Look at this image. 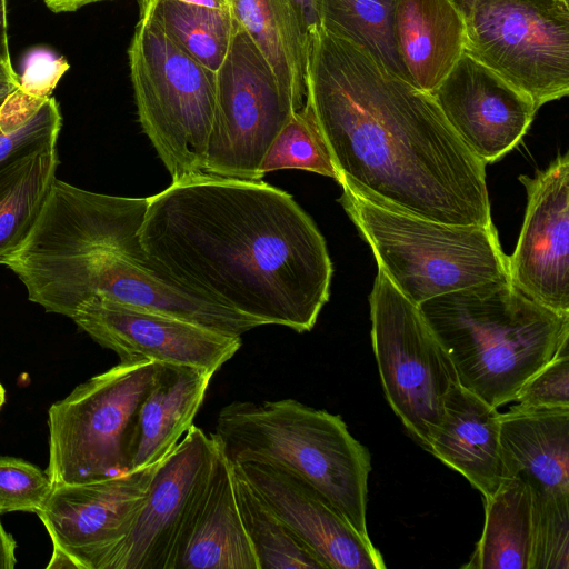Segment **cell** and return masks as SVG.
Returning a JSON list of instances; mask_svg holds the SVG:
<instances>
[{"mask_svg":"<svg viewBox=\"0 0 569 569\" xmlns=\"http://www.w3.org/2000/svg\"><path fill=\"white\" fill-rule=\"evenodd\" d=\"M46 99L16 89L0 102V129L16 131L34 116Z\"/></svg>","mask_w":569,"mask_h":569,"instance_id":"cell-35","label":"cell"},{"mask_svg":"<svg viewBox=\"0 0 569 569\" xmlns=\"http://www.w3.org/2000/svg\"><path fill=\"white\" fill-rule=\"evenodd\" d=\"M216 109L204 172L262 180L260 167L264 156L298 108L239 24L216 71Z\"/></svg>","mask_w":569,"mask_h":569,"instance_id":"cell-10","label":"cell"},{"mask_svg":"<svg viewBox=\"0 0 569 569\" xmlns=\"http://www.w3.org/2000/svg\"><path fill=\"white\" fill-rule=\"evenodd\" d=\"M369 302L372 349L387 401L415 441L429 451L445 400L459 385L455 366L418 306L381 270Z\"/></svg>","mask_w":569,"mask_h":569,"instance_id":"cell-8","label":"cell"},{"mask_svg":"<svg viewBox=\"0 0 569 569\" xmlns=\"http://www.w3.org/2000/svg\"><path fill=\"white\" fill-rule=\"evenodd\" d=\"M431 96L485 164L501 159L521 141L538 110L530 97L466 52Z\"/></svg>","mask_w":569,"mask_h":569,"instance_id":"cell-16","label":"cell"},{"mask_svg":"<svg viewBox=\"0 0 569 569\" xmlns=\"http://www.w3.org/2000/svg\"><path fill=\"white\" fill-rule=\"evenodd\" d=\"M300 22L301 29L310 39L321 29L320 0H289Z\"/></svg>","mask_w":569,"mask_h":569,"instance_id":"cell-36","label":"cell"},{"mask_svg":"<svg viewBox=\"0 0 569 569\" xmlns=\"http://www.w3.org/2000/svg\"><path fill=\"white\" fill-rule=\"evenodd\" d=\"M532 496L529 569L569 568V497Z\"/></svg>","mask_w":569,"mask_h":569,"instance_id":"cell-30","label":"cell"},{"mask_svg":"<svg viewBox=\"0 0 569 569\" xmlns=\"http://www.w3.org/2000/svg\"><path fill=\"white\" fill-rule=\"evenodd\" d=\"M418 308L459 385L495 408L569 348V315L526 297L508 277L428 299Z\"/></svg>","mask_w":569,"mask_h":569,"instance_id":"cell-3","label":"cell"},{"mask_svg":"<svg viewBox=\"0 0 569 569\" xmlns=\"http://www.w3.org/2000/svg\"><path fill=\"white\" fill-rule=\"evenodd\" d=\"M57 147L23 157L0 170V260L30 233L56 179Z\"/></svg>","mask_w":569,"mask_h":569,"instance_id":"cell-25","label":"cell"},{"mask_svg":"<svg viewBox=\"0 0 569 569\" xmlns=\"http://www.w3.org/2000/svg\"><path fill=\"white\" fill-rule=\"evenodd\" d=\"M4 401H6V390L2 387V385L0 383V409L3 406Z\"/></svg>","mask_w":569,"mask_h":569,"instance_id":"cell-43","label":"cell"},{"mask_svg":"<svg viewBox=\"0 0 569 569\" xmlns=\"http://www.w3.org/2000/svg\"><path fill=\"white\" fill-rule=\"evenodd\" d=\"M92 298L164 313L199 326L239 336L263 326L257 319L206 301L157 271L142 247H106L67 266L48 291L47 312L72 318Z\"/></svg>","mask_w":569,"mask_h":569,"instance_id":"cell-11","label":"cell"},{"mask_svg":"<svg viewBox=\"0 0 569 569\" xmlns=\"http://www.w3.org/2000/svg\"><path fill=\"white\" fill-rule=\"evenodd\" d=\"M0 57L11 61L8 38L7 0H0Z\"/></svg>","mask_w":569,"mask_h":569,"instance_id":"cell-40","label":"cell"},{"mask_svg":"<svg viewBox=\"0 0 569 569\" xmlns=\"http://www.w3.org/2000/svg\"><path fill=\"white\" fill-rule=\"evenodd\" d=\"M341 188L339 201L370 246L378 270L413 305L507 277V256L493 224H445Z\"/></svg>","mask_w":569,"mask_h":569,"instance_id":"cell-5","label":"cell"},{"mask_svg":"<svg viewBox=\"0 0 569 569\" xmlns=\"http://www.w3.org/2000/svg\"><path fill=\"white\" fill-rule=\"evenodd\" d=\"M399 0H320L321 27L363 49L389 72L407 80L395 33Z\"/></svg>","mask_w":569,"mask_h":569,"instance_id":"cell-26","label":"cell"},{"mask_svg":"<svg viewBox=\"0 0 569 569\" xmlns=\"http://www.w3.org/2000/svg\"><path fill=\"white\" fill-rule=\"evenodd\" d=\"M166 36L212 71L222 64L238 28L231 10L177 0H140Z\"/></svg>","mask_w":569,"mask_h":569,"instance_id":"cell-27","label":"cell"},{"mask_svg":"<svg viewBox=\"0 0 569 569\" xmlns=\"http://www.w3.org/2000/svg\"><path fill=\"white\" fill-rule=\"evenodd\" d=\"M53 489L47 472L20 458L0 456V515L41 510Z\"/></svg>","mask_w":569,"mask_h":569,"instance_id":"cell-31","label":"cell"},{"mask_svg":"<svg viewBox=\"0 0 569 569\" xmlns=\"http://www.w3.org/2000/svg\"><path fill=\"white\" fill-rule=\"evenodd\" d=\"M214 373L159 363L156 382L141 402L133 427L130 470L166 458L192 427Z\"/></svg>","mask_w":569,"mask_h":569,"instance_id":"cell-20","label":"cell"},{"mask_svg":"<svg viewBox=\"0 0 569 569\" xmlns=\"http://www.w3.org/2000/svg\"><path fill=\"white\" fill-rule=\"evenodd\" d=\"M158 369L154 361H120L51 405L46 472L53 486L130 471L136 417Z\"/></svg>","mask_w":569,"mask_h":569,"instance_id":"cell-7","label":"cell"},{"mask_svg":"<svg viewBox=\"0 0 569 569\" xmlns=\"http://www.w3.org/2000/svg\"><path fill=\"white\" fill-rule=\"evenodd\" d=\"M68 68L64 58L37 52L29 58L22 76H19V89L33 97L49 98Z\"/></svg>","mask_w":569,"mask_h":569,"instance_id":"cell-34","label":"cell"},{"mask_svg":"<svg viewBox=\"0 0 569 569\" xmlns=\"http://www.w3.org/2000/svg\"><path fill=\"white\" fill-rule=\"evenodd\" d=\"M233 479L240 517L259 569H325L317 556L234 470Z\"/></svg>","mask_w":569,"mask_h":569,"instance_id":"cell-28","label":"cell"},{"mask_svg":"<svg viewBox=\"0 0 569 569\" xmlns=\"http://www.w3.org/2000/svg\"><path fill=\"white\" fill-rule=\"evenodd\" d=\"M465 52L539 109L569 93V0H476Z\"/></svg>","mask_w":569,"mask_h":569,"instance_id":"cell-9","label":"cell"},{"mask_svg":"<svg viewBox=\"0 0 569 569\" xmlns=\"http://www.w3.org/2000/svg\"><path fill=\"white\" fill-rule=\"evenodd\" d=\"M71 319L122 362L149 360L216 373L242 345L239 336L106 298L88 300Z\"/></svg>","mask_w":569,"mask_h":569,"instance_id":"cell-14","label":"cell"},{"mask_svg":"<svg viewBox=\"0 0 569 569\" xmlns=\"http://www.w3.org/2000/svg\"><path fill=\"white\" fill-rule=\"evenodd\" d=\"M128 56L139 122L171 182L206 173L216 72L170 40L141 3Z\"/></svg>","mask_w":569,"mask_h":569,"instance_id":"cell-6","label":"cell"},{"mask_svg":"<svg viewBox=\"0 0 569 569\" xmlns=\"http://www.w3.org/2000/svg\"><path fill=\"white\" fill-rule=\"evenodd\" d=\"M104 0H43L47 8L54 13L74 12L78 9Z\"/></svg>","mask_w":569,"mask_h":569,"instance_id":"cell-39","label":"cell"},{"mask_svg":"<svg viewBox=\"0 0 569 569\" xmlns=\"http://www.w3.org/2000/svg\"><path fill=\"white\" fill-rule=\"evenodd\" d=\"M16 549V540L4 530L0 520V569L14 568L17 563Z\"/></svg>","mask_w":569,"mask_h":569,"instance_id":"cell-37","label":"cell"},{"mask_svg":"<svg viewBox=\"0 0 569 569\" xmlns=\"http://www.w3.org/2000/svg\"><path fill=\"white\" fill-rule=\"evenodd\" d=\"M233 470L325 569H385L381 553L309 482L295 472L262 461L232 463Z\"/></svg>","mask_w":569,"mask_h":569,"instance_id":"cell-17","label":"cell"},{"mask_svg":"<svg viewBox=\"0 0 569 569\" xmlns=\"http://www.w3.org/2000/svg\"><path fill=\"white\" fill-rule=\"evenodd\" d=\"M395 33L408 82L430 94L465 52L466 22L450 0H399Z\"/></svg>","mask_w":569,"mask_h":569,"instance_id":"cell-21","label":"cell"},{"mask_svg":"<svg viewBox=\"0 0 569 569\" xmlns=\"http://www.w3.org/2000/svg\"><path fill=\"white\" fill-rule=\"evenodd\" d=\"M219 445L192 427L160 462L146 502L106 569H178Z\"/></svg>","mask_w":569,"mask_h":569,"instance_id":"cell-12","label":"cell"},{"mask_svg":"<svg viewBox=\"0 0 569 569\" xmlns=\"http://www.w3.org/2000/svg\"><path fill=\"white\" fill-rule=\"evenodd\" d=\"M503 479L518 477L533 496H569V408L500 415Z\"/></svg>","mask_w":569,"mask_h":569,"instance_id":"cell-18","label":"cell"},{"mask_svg":"<svg viewBox=\"0 0 569 569\" xmlns=\"http://www.w3.org/2000/svg\"><path fill=\"white\" fill-rule=\"evenodd\" d=\"M213 436L231 463L269 462L300 476L369 537L370 455L340 416L295 399L234 400L219 411Z\"/></svg>","mask_w":569,"mask_h":569,"instance_id":"cell-4","label":"cell"},{"mask_svg":"<svg viewBox=\"0 0 569 569\" xmlns=\"http://www.w3.org/2000/svg\"><path fill=\"white\" fill-rule=\"evenodd\" d=\"M150 264L206 301L297 332L330 296L325 238L291 194L202 173L148 197L139 231Z\"/></svg>","mask_w":569,"mask_h":569,"instance_id":"cell-1","label":"cell"},{"mask_svg":"<svg viewBox=\"0 0 569 569\" xmlns=\"http://www.w3.org/2000/svg\"><path fill=\"white\" fill-rule=\"evenodd\" d=\"M281 169H300L330 177L338 174L310 102L296 110L268 149L260 176Z\"/></svg>","mask_w":569,"mask_h":569,"instance_id":"cell-29","label":"cell"},{"mask_svg":"<svg viewBox=\"0 0 569 569\" xmlns=\"http://www.w3.org/2000/svg\"><path fill=\"white\" fill-rule=\"evenodd\" d=\"M162 460L100 480L53 486L37 512L53 545L47 568L106 569L132 530Z\"/></svg>","mask_w":569,"mask_h":569,"instance_id":"cell-13","label":"cell"},{"mask_svg":"<svg viewBox=\"0 0 569 569\" xmlns=\"http://www.w3.org/2000/svg\"><path fill=\"white\" fill-rule=\"evenodd\" d=\"M309 44L307 100L340 186L413 217L492 224L486 164L430 93L322 27Z\"/></svg>","mask_w":569,"mask_h":569,"instance_id":"cell-2","label":"cell"},{"mask_svg":"<svg viewBox=\"0 0 569 569\" xmlns=\"http://www.w3.org/2000/svg\"><path fill=\"white\" fill-rule=\"evenodd\" d=\"M62 116L57 100L46 99L34 116L12 132L0 129V170L32 153L57 147Z\"/></svg>","mask_w":569,"mask_h":569,"instance_id":"cell-32","label":"cell"},{"mask_svg":"<svg viewBox=\"0 0 569 569\" xmlns=\"http://www.w3.org/2000/svg\"><path fill=\"white\" fill-rule=\"evenodd\" d=\"M188 4H193L203 8L231 10V0H177Z\"/></svg>","mask_w":569,"mask_h":569,"instance_id":"cell-41","label":"cell"},{"mask_svg":"<svg viewBox=\"0 0 569 569\" xmlns=\"http://www.w3.org/2000/svg\"><path fill=\"white\" fill-rule=\"evenodd\" d=\"M519 180L528 201L516 249L507 257L508 280L537 303L569 315L568 152Z\"/></svg>","mask_w":569,"mask_h":569,"instance_id":"cell-15","label":"cell"},{"mask_svg":"<svg viewBox=\"0 0 569 569\" xmlns=\"http://www.w3.org/2000/svg\"><path fill=\"white\" fill-rule=\"evenodd\" d=\"M485 500L482 535L462 568L529 569L532 547V496L520 478L503 479Z\"/></svg>","mask_w":569,"mask_h":569,"instance_id":"cell-24","label":"cell"},{"mask_svg":"<svg viewBox=\"0 0 569 569\" xmlns=\"http://www.w3.org/2000/svg\"><path fill=\"white\" fill-rule=\"evenodd\" d=\"M238 24L248 33L298 109L307 99L309 40L289 0H231Z\"/></svg>","mask_w":569,"mask_h":569,"instance_id":"cell-23","label":"cell"},{"mask_svg":"<svg viewBox=\"0 0 569 569\" xmlns=\"http://www.w3.org/2000/svg\"><path fill=\"white\" fill-rule=\"evenodd\" d=\"M19 86V74L12 68L11 61L0 57V102Z\"/></svg>","mask_w":569,"mask_h":569,"instance_id":"cell-38","label":"cell"},{"mask_svg":"<svg viewBox=\"0 0 569 569\" xmlns=\"http://www.w3.org/2000/svg\"><path fill=\"white\" fill-rule=\"evenodd\" d=\"M450 1L458 9V11L461 13L463 19H467L476 0H450Z\"/></svg>","mask_w":569,"mask_h":569,"instance_id":"cell-42","label":"cell"},{"mask_svg":"<svg viewBox=\"0 0 569 569\" xmlns=\"http://www.w3.org/2000/svg\"><path fill=\"white\" fill-rule=\"evenodd\" d=\"M178 569H259L240 517L232 463L220 446Z\"/></svg>","mask_w":569,"mask_h":569,"instance_id":"cell-22","label":"cell"},{"mask_svg":"<svg viewBox=\"0 0 569 569\" xmlns=\"http://www.w3.org/2000/svg\"><path fill=\"white\" fill-rule=\"evenodd\" d=\"M512 401L513 410L569 408V348L531 376Z\"/></svg>","mask_w":569,"mask_h":569,"instance_id":"cell-33","label":"cell"},{"mask_svg":"<svg viewBox=\"0 0 569 569\" xmlns=\"http://www.w3.org/2000/svg\"><path fill=\"white\" fill-rule=\"evenodd\" d=\"M443 409L429 452L461 473L483 499L491 497L503 480L501 413L460 385L448 393Z\"/></svg>","mask_w":569,"mask_h":569,"instance_id":"cell-19","label":"cell"}]
</instances>
